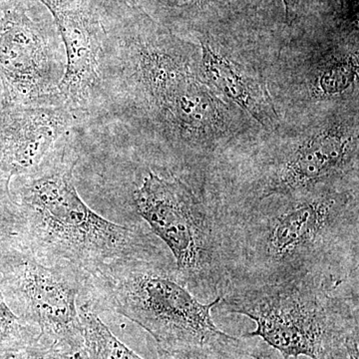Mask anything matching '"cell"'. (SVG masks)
<instances>
[{"instance_id":"6da1fadb","label":"cell","mask_w":359,"mask_h":359,"mask_svg":"<svg viewBox=\"0 0 359 359\" xmlns=\"http://www.w3.org/2000/svg\"><path fill=\"white\" fill-rule=\"evenodd\" d=\"M219 216L226 283L309 275L358 282V202L353 189L273 196Z\"/></svg>"},{"instance_id":"7a4b0ae2","label":"cell","mask_w":359,"mask_h":359,"mask_svg":"<svg viewBox=\"0 0 359 359\" xmlns=\"http://www.w3.org/2000/svg\"><path fill=\"white\" fill-rule=\"evenodd\" d=\"M76 164L74 151L63 145L16 177L13 192L4 195L0 235L16 238L44 264L85 280L113 259L159 249L150 233L112 223L85 204L73 181Z\"/></svg>"},{"instance_id":"3957f363","label":"cell","mask_w":359,"mask_h":359,"mask_svg":"<svg viewBox=\"0 0 359 359\" xmlns=\"http://www.w3.org/2000/svg\"><path fill=\"white\" fill-rule=\"evenodd\" d=\"M80 301L96 313L125 316L152 335L158 351L177 359H238L249 342L222 332L212 311L221 297L201 302L184 285L175 262L159 249L113 259L84 280Z\"/></svg>"},{"instance_id":"277c9868","label":"cell","mask_w":359,"mask_h":359,"mask_svg":"<svg viewBox=\"0 0 359 359\" xmlns=\"http://www.w3.org/2000/svg\"><path fill=\"white\" fill-rule=\"evenodd\" d=\"M217 309L256 323L259 337L283 358L359 356L358 282L320 276L226 283Z\"/></svg>"},{"instance_id":"5b68a950","label":"cell","mask_w":359,"mask_h":359,"mask_svg":"<svg viewBox=\"0 0 359 359\" xmlns=\"http://www.w3.org/2000/svg\"><path fill=\"white\" fill-rule=\"evenodd\" d=\"M136 211L171 250L177 273L197 299L212 302L226 285L223 226L215 208L181 179L150 172L133 194Z\"/></svg>"},{"instance_id":"8992f818","label":"cell","mask_w":359,"mask_h":359,"mask_svg":"<svg viewBox=\"0 0 359 359\" xmlns=\"http://www.w3.org/2000/svg\"><path fill=\"white\" fill-rule=\"evenodd\" d=\"M85 278L40 261L16 238L0 235V292L16 316L39 330L37 339L83 353L78 301Z\"/></svg>"},{"instance_id":"52a82bcc","label":"cell","mask_w":359,"mask_h":359,"mask_svg":"<svg viewBox=\"0 0 359 359\" xmlns=\"http://www.w3.org/2000/svg\"><path fill=\"white\" fill-rule=\"evenodd\" d=\"M39 0L0 4V81L6 105L59 106V34Z\"/></svg>"},{"instance_id":"ba28073f","label":"cell","mask_w":359,"mask_h":359,"mask_svg":"<svg viewBox=\"0 0 359 359\" xmlns=\"http://www.w3.org/2000/svg\"><path fill=\"white\" fill-rule=\"evenodd\" d=\"M50 13L65 45L66 65L57 104L78 119L104 101L106 32L98 0H39Z\"/></svg>"},{"instance_id":"9c48e42d","label":"cell","mask_w":359,"mask_h":359,"mask_svg":"<svg viewBox=\"0 0 359 359\" xmlns=\"http://www.w3.org/2000/svg\"><path fill=\"white\" fill-rule=\"evenodd\" d=\"M356 162V137L344 125L330 124L273 161L257 182L254 198L242 207L273 196L344 188L342 182Z\"/></svg>"},{"instance_id":"30bf717a","label":"cell","mask_w":359,"mask_h":359,"mask_svg":"<svg viewBox=\"0 0 359 359\" xmlns=\"http://www.w3.org/2000/svg\"><path fill=\"white\" fill-rule=\"evenodd\" d=\"M78 120L63 106L0 104V186L7 197L11 180L39 166Z\"/></svg>"},{"instance_id":"8fae6325","label":"cell","mask_w":359,"mask_h":359,"mask_svg":"<svg viewBox=\"0 0 359 359\" xmlns=\"http://www.w3.org/2000/svg\"><path fill=\"white\" fill-rule=\"evenodd\" d=\"M228 109L192 73L152 120L170 139L187 145L219 138L228 131Z\"/></svg>"},{"instance_id":"7c38bea8","label":"cell","mask_w":359,"mask_h":359,"mask_svg":"<svg viewBox=\"0 0 359 359\" xmlns=\"http://www.w3.org/2000/svg\"><path fill=\"white\" fill-rule=\"evenodd\" d=\"M202 68L205 79L224 95L238 104L261 124L273 121L276 112L263 83L242 67L202 43Z\"/></svg>"},{"instance_id":"4fadbf2b","label":"cell","mask_w":359,"mask_h":359,"mask_svg":"<svg viewBox=\"0 0 359 359\" xmlns=\"http://www.w3.org/2000/svg\"><path fill=\"white\" fill-rule=\"evenodd\" d=\"M78 313L83 334L84 359H144L111 332L87 302L78 301ZM159 359H177L158 351Z\"/></svg>"},{"instance_id":"5bb4252c","label":"cell","mask_w":359,"mask_h":359,"mask_svg":"<svg viewBox=\"0 0 359 359\" xmlns=\"http://www.w3.org/2000/svg\"><path fill=\"white\" fill-rule=\"evenodd\" d=\"M358 77V55L334 56L318 68L313 84V93L321 98L341 95L353 86Z\"/></svg>"},{"instance_id":"9a60e30c","label":"cell","mask_w":359,"mask_h":359,"mask_svg":"<svg viewBox=\"0 0 359 359\" xmlns=\"http://www.w3.org/2000/svg\"><path fill=\"white\" fill-rule=\"evenodd\" d=\"M39 330L13 313L0 292V355L14 354L36 341Z\"/></svg>"},{"instance_id":"2e32d148","label":"cell","mask_w":359,"mask_h":359,"mask_svg":"<svg viewBox=\"0 0 359 359\" xmlns=\"http://www.w3.org/2000/svg\"><path fill=\"white\" fill-rule=\"evenodd\" d=\"M9 359H84L83 353H72L45 342H33L20 349Z\"/></svg>"},{"instance_id":"e0dca14e","label":"cell","mask_w":359,"mask_h":359,"mask_svg":"<svg viewBox=\"0 0 359 359\" xmlns=\"http://www.w3.org/2000/svg\"><path fill=\"white\" fill-rule=\"evenodd\" d=\"M250 337L249 346H248V356H252L255 359H287L283 358L282 354L273 349V347L268 346L263 340L256 337ZM294 359V358H290Z\"/></svg>"},{"instance_id":"ac0fdd59","label":"cell","mask_w":359,"mask_h":359,"mask_svg":"<svg viewBox=\"0 0 359 359\" xmlns=\"http://www.w3.org/2000/svg\"><path fill=\"white\" fill-rule=\"evenodd\" d=\"M129 6L141 9L142 6H152L156 9L173 8L177 0H122Z\"/></svg>"},{"instance_id":"d6986e66","label":"cell","mask_w":359,"mask_h":359,"mask_svg":"<svg viewBox=\"0 0 359 359\" xmlns=\"http://www.w3.org/2000/svg\"><path fill=\"white\" fill-rule=\"evenodd\" d=\"M282 2L285 6V18L287 20L292 21L294 18L299 0H282Z\"/></svg>"},{"instance_id":"ffe728a7","label":"cell","mask_w":359,"mask_h":359,"mask_svg":"<svg viewBox=\"0 0 359 359\" xmlns=\"http://www.w3.org/2000/svg\"><path fill=\"white\" fill-rule=\"evenodd\" d=\"M215 1V0H177L176 6H185L189 4H194V6H198V4H208V2Z\"/></svg>"},{"instance_id":"44dd1931","label":"cell","mask_w":359,"mask_h":359,"mask_svg":"<svg viewBox=\"0 0 359 359\" xmlns=\"http://www.w3.org/2000/svg\"><path fill=\"white\" fill-rule=\"evenodd\" d=\"M13 355V354H4V355H0V359H9Z\"/></svg>"},{"instance_id":"7402d4cb","label":"cell","mask_w":359,"mask_h":359,"mask_svg":"<svg viewBox=\"0 0 359 359\" xmlns=\"http://www.w3.org/2000/svg\"><path fill=\"white\" fill-rule=\"evenodd\" d=\"M4 1H6V0H0V4H4Z\"/></svg>"}]
</instances>
